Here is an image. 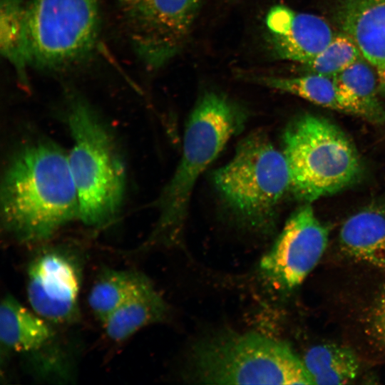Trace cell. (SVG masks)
Here are the masks:
<instances>
[{
  "label": "cell",
  "mask_w": 385,
  "mask_h": 385,
  "mask_svg": "<svg viewBox=\"0 0 385 385\" xmlns=\"http://www.w3.org/2000/svg\"><path fill=\"white\" fill-rule=\"evenodd\" d=\"M361 56L352 39L342 33L335 35L323 50L303 66L308 73L334 77Z\"/></svg>",
  "instance_id": "cell-21"
},
{
  "label": "cell",
  "mask_w": 385,
  "mask_h": 385,
  "mask_svg": "<svg viewBox=\"0 0 385 385\" xmlns=\"http://www.w3.org/2000/svg\"><path fill=\"white\" fill-rule=\"evenodd\" d=\"M119 6L134 51L145 66L155 69L183 48L200 0H119Z\"/></svg>",
  "instance_id": "cell-8"
},
{
  "label": "cell",
  "mask_w": 385,
  "mask_h": 385,
  "mask_svg": "<svg viewBox=\"0 0 385 385\" xmlns=\"http://www.w3.org/2000/svg\"><path fill=\"white\" fill-rule=\"evenodd\" d=\"M314 384H346L359 369V360L349 347L325 343L309 348L302 358Z\"/></svg>",
  "instance_id": "cell-17"
},
{
  "label": "cell",
  "mask_w": 385,
  "mask_h": 385,
  "mask_svg": "<svg viewBox=\"0 0 385 385\" xmlns=\"http://www.w3.org/2000/svg\"><path fill=\"white\" fill-rule=\"evenodd\" d=\"M374 67L361 56L333 78L349 114L384 124L385 109L378 96L379 85Z\"/></svg>",
  "instance_id": "cell-16"
},
{
  "label": "cell",
  "mask_w": 385,
  "mask_h": 385,
  "mask_svg": "<svg viewBox=\"0 0 385 385\" xmlns=\"http://www.w3.org/2000/svg\"><path fill=\"white\" fill-rule=\"evenodd\" d=\"M366 332L377 347L385 351V284L380 289L367 313Z\"/></svg>",
  "instance_id": "cell-22"
},
{
  "label": "cell",
  "mask_w": 385,
  "mask_h": 385,
  "mask_svg": "<svg viewBox=\"0 0 385 385\" xmlns=\"http://www.w3.org/2000/svg\"><path fill=\"white\" fill-rule=\"evenodd\" d=\"M81 265L80 258L68 248L48 247L38 252L27 269L26 290L31 309L51 324L77 319Z\"/></svg>",
  "instance_id": "cell-10"
},
{
  "label": "cell",
  "mask_w": 385,
  "mask_h": 385,
  "mask_svg": "<svg viewBox=\"0 0 385 385\" xmlns=\"http://www.w3.org/2000/svg\"><path fill=\"white\" fill-rule=\"evenodd\" d=\"M265 25L274 53L304 65L323 50L335 34L319 16L276 5L267 12Z\"/></svg>",
  "instance_id": "cell-12"
},
{
  "label": "cell",
  "mask_w": 385,
  "mask_h": 385,
  "mask_svg": "<svg viewBox=\"0 0 385 385\" xmlns=\"http://www.w3.org/2000/svg\"><path fill=\"white\" fill-rule=\"evenodd\" d=\"M188 378L198 384H314L286 343L256 332L222 329L192 346Z\"/></svg>",
  "instance_id": "cell-5"
},
{
  "label": "cell",
  "mask_w": 385,
  "mask_h": 385,
  "mask_svg": "<svg viewBox=\"0 0 385 385\" xmlns=\"http://www.w3.org/2000/svg\"><path fill=\"white\" fill-rule=\"evenodd\" d=\"M142 272L127 270H103L88 296V306L102 323L108 315L150 282Z\"/></svg>",
  "instance_id": "cell-18"
},
{
  "label": "cell",
  "mask_w": 385,
  "mask_h": 385,
  "mask_svg": "<svg viewBox=\"0 0 385 385\" xmlns=\"http://www.w3.org/2000/svg\"><path fill=\"white\" fill-rule=\"evenodd\" d=\"M256 81L271 88L293 94L314 104L349 114L333 77L308 73L295 77L263 76Z\"/></svg>",
  "instance_id": "cell-19"
},
{
  "label": "cell",
  "mask_w": 385,
  "mask_h": 385,
  "mask_svg": "<svg viewBox=\"0 0 385 385\" xmlns=\"http://www.w3.org/2000/svg\"><path fill=\"white\" fill-rule=\"evenodd\" d=\"M28 4L25 0H1L0 48L1 54L23 81L29 66L26 41Z\"/></svg>",
  "instance_id": "cell-20"
},
{
  "label": "cell",
  "mask_w": 385,
  "mask_h": 385,
  "mask_svg": "<svg viewBox=\"0 0 385 385\" xmlns=\"http://www.w3.org/2000/svg\"><path fill=\"white\" fill-rule=\"evenodd\" d=\"M100 0H31L27 6L29 65L63 71L88 60L97 47Z\"/></svg>",
  "instance_id": "cell-7"
},
{
  "label": "cell",
  "mask_w": 385,
  "mask_h": 385,
  "mask_svg": "<svg viewBox=\"0 0 385 385\" xmlns=\"http://www.w3.org/2000/svg\"><path fill=\"white\" fill-rule=\"evenodd\" d=\"M337 19L343 33L374 68L385 66V0H343Z\"/></svg>",
  "instance_id": "cell-13"
},
{
  "label": "cell",
  "mask_w": 385,
  "mask_h": 385,
  "mask_svg": "<svg viewBox=\"0 0 385 385\" xmlns=\"http://www.w3.org/2000/svg\"><path fill=\"white\" fill-rule=\"evenodd\" d=\"M51 324L7 294L0 304V342L6 351L28 356L44 375L63 371Z\"/></svg>",
  "instance_id": "cell-11"
},
{
  "label": "cell",
  "mask_w": 385,
  "mask_h": 385,
  "mask_svg": "<svg viewBox=\"0 0 385 385\" xmlns=\"http://www.w3.org/2000/svg\"><path fill=\"white\" fill-rule=\"evenodd\" d=\"M1 225L16 240L43 242L78 219V198L68 153L50 140L18 148L2 175Z\"/></svg>",
  "instance_id": "cell-1"
},
{
  "label": "cell",
  "mask_w": 385,
  "mask_h": 385,
  "mask_svg": "<svg viewBox=\"0 0 385 385\" xmlns=\"http://www.w3.org/2000/svg\"><path fill=\"white\" fill-rule=\"evenodd\" d=\"M289 191L310 203L359 180L362 170L356 147L335 124L305 113L293 119L282 135Z\"/></svg>",
  "instance_id": "cell-6"
},
{
  "label": "cell",
  "mask_w": 385,
  "mask_h": 385,
  "mask_svg": "<svg viewBox=\"0 0 385 385\" xmlns=\"http://www.w3.org/2000/svg\"><path fill=\"white\" fill-rule=\"evenodd\" d=\"M375 68L377 73L379 89L385 96V66Z\"/></svg>",
  "instance_id": "cell-23"
},
{
  "label": "cell",
  "mask_w": 385,
  "mask_h": 385,
  "mask_svg": "<svg viewBox=\"0 0 385 385\" xmlns=\"http://www.w3.org/2000/svg\"><path fill=\"white\" fill-rule=\"evenodd\" d=\"M168 307L151 281L138 289L102 322L107 337L125 341L146 326L163 322Z\"/></svg>",
  "instance_id": "cell-15"
},
{
  "label": "cell",
  "mask_w": 385,
  "mask_h": 385,
  "mask_svg": "<svg viewBox=\"0 0 385 385\" xmlns=\"http://www.w3.org/2000/svg\"><path fill=\"white\" fill-rule=\"evenodd\" d=\"M72 145L68 160L78 198V220L98 228L111 223L123 202L126 169L114 135L97 110L74 92L66 98Z\"/></svg>",
  "instance_id": "cell-3"
},
{
  "label": "cell",
  "mask_w": 385,
  "mask_h": 385,
  "mask_svg": "<svg viewBox=\"0 0 385 385\" xmlns=\"http://www.w3.org/2000/svg\"><path fill=\"white\" fill-rule=\"evenodd\" d=\"M349 257L385 270V205L370 206L350 216L339 235Z\"/></svg>",
  "instance_id": "cell-14"
},
{
  "label": "cell",
  "mask_w": 385,
  "mask_h": 385,
  "mask_svg": "<svg viewBox=\"0 0 385 385\" xmlns=\"http://www.w3.org/2000/svg\"><path fill=\"white\" fill-rule=\"evenodd\" d=\"M248 118L246 108L222 92L200 96L185 124L180 159L155 202L158 218L146 245L180 240L197 180Z\"/></svg>",
  "instance_id": "cell-2"
},
{
  "label": "cell",
  "mask_w": 385,
  "mask_h": 385,
  "mask_svg": "<svg viewBox=\"0 0 385 385\" xmlns=\"http://www.w3.org/2000/svg\"><path fill=\"white\" fill-rule=\"evenodd\" d=\"M329 240L328 230L309 203L297 209L286 221L259 271L269 284L282 291L300 285L317 266Z\"/></svg>",
  "instance_id": "cell-9"
},
{
  "label": "cell",
  "mask_w": 385,
  "mask_h": 385,
  "mask_svg": "<svg viewBox=\"0 0 385 385\" xmlns=\"http://www.w3.org/2000/svg\"><path fill=\"white\" fill-rule=\"evenodd\" d=\"M220 201L238 227L268 235L276 226L280 203L289 191L286 160L268 134L257 130L242 138L234 155L212 173Z\"/></svg>",
  "instance_id": "cell-4"
}]
</instances>
